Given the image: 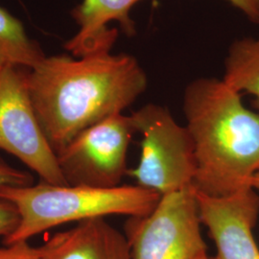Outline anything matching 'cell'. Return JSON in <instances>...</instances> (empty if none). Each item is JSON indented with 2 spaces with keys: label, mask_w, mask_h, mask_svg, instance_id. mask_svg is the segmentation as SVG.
I'll list each match as a JSON object with an SVG mask.
<instances>
[{
  "label": "cell",
  "mask_w": 259,
  "mask_h": 259,
  "mask_svg": "<svg viewBox=\"0 0 259 259\" xmlns=\"http://www.w3.org/2000/svg\"><path fill=\"white\" fill-rule=\"evenodd\" d=\"M102 46L82 57H46L28 70L30 97L56 154L78 134L123 113L148 87L134 56Z\"/></svg>",
  "instance_id": "obj_1"
},
{
  "label": "cell",
  "mask_w": 259,
  "mask_h": 259,
  "mask_svg": "<svg viewBox=\"0 0 259 259\" xmlns=\"http://www.w3.org/2000/svg\"><path fill=\"white\" fill-rule=\"evenodd\" d=\"M183 111L194 143L195 189L224 197L251 187L259 173V113L244 106L240 93L214 77L186 85Z\"/></svg>",
  "instance_id": "obj_2"
},
{
  "label": "cell",
  "mask_w": 259,
  "mask_h": 259,
  "mask_svg": "<svg viewBox=\"0 0 259 259\" xmlns=\"http://www.w3.org/2000/svg\"><path fill=\"white\" fill-rule=\"evenodd\" d=\"M0 198L19 210L18 228L3 239L5 245L31 237L66 223L109 215L144 216L157 205L161 196L135 185L95 188L79 185L40 183L28 186H3Z\"/></svg>",
  "instance_id": "obj_3"
},
{
  "label": "cell",
  "mask_w": 259,
  "mask_h": 259,
  "mask_svg": "<svg viewBox=\"0 0 259 259\" xmlns=\"http://www.w3.org/2000/svg\"><path fill=\"white\" fill-rule=\"evenodd\" d=\"M131 118L142 137L138 166L127 172L136 185L160 196L194 187L197 163L187 128L157 104L143 106Z\"/></svg>",
  "instance_id": "obj_4"
},
{
  "label": "cell",
  "mask_w": 259,
  "mask_h": 259,
  "mask_svg": "<svg viewBox=\"0 0 259 259\" xmlns=\"http://www.w3.org/2000/svg\"><path fill=\"white\" fill-rule=\"evenodd\" d=\"M194 187L163 195L151 212L129 217L132 259H197L206 253Z\"/></svg>",
  "instance_id": "obj_5"
},
{
  "label": "cell",
  "mask_w": 259,
  "mask_h": 259,
  "mask_svg": "<svg viewBox=\"0 0 259 259\" xmlns=\"http://www.w3.org/2000/svg\"><path fill=\"white\" fill-rule=\"evenodd\" d=\"M131 115L117 113L82 131L56 155L66 185L95 188L120 185L136 134Z\"/></svg>",
  "instance_id": "obj_6"
},
{
  "label": "cell",
  "mask_w": 259,
  "mask_h": 259,
  "mask_svg": "<svg viewBox=\"0 0 259 259\" xmlns=\"http://www.w3.org/2000/svg\"><path fill=\"white\" fill-rule=\"evenodd\" d=\"M26 68L0 69V149L18 157L42 182L66 185L28 90Z\"/></svg>",
  "instance_id": "obj_7"
},
{
  "label": "cell",
  "mask_w": 259,
  "mask_h": 259,
  "mask_svg": "<svg viewBox=\"0 0 259 259\" xmlns=\"http://www.w3.org/2000/svg\"><path fill=\"white\" fill-rule=\"evenodd\" d=\"M195 195L200 219L216 248L213 259H259L252 230L259 213V196L252 188L224 197Z\"/></svg>",
  "instance_id": "obj_8"
},
{
  "label": "cell",
  "mask_w": 259,
  "mask_h": 259,
  "mask_svg": "<svg viewBox=\"0 0 259 259\" xmlns=\"http://www.w3.org/2000/svg\"><path fill=\"white\" fill-rule=\"evenodd\" d=\"M37 250L41 259H132L126 235L103 217L57 232Z\"/></svg>",
  "instance_id": "obj_9"
},
{
  "label": "cell",
  "mask_w": 259,
  "mask_h": 259,
  "mask_svg": "<svg viewBox=\"0 0 259 259\" xmlns=\"http://www.w3.org/2000/svg\"><path fill=\"white\" fill-rule=\"evenodd\" d=\"M143 0H82L71 16L79 30L65 45V48L78 58L102 46H114L118 32L109 28L112 21L119 23L129 37L136 35V23L131 11Z\"/></svg>",
  "instance_id": "obj_10"
},
{
  "label": "cell",
  "mask_w": 259,
  "mask_h": 259,
  "mask_svg": "<svg viewBox=\"0 0 259 259\" xmlns=\"http://www.w3.org/2000/svg\"><path fill=\"white\" fill-rule=\"evenodd\" d=\"M222 80L235 92L252 95L259 108V37L232 42L225 59Z\"/></svg>",
  "instance_id": "obj_11"
},
{
  "label": "cell",
  "mask_w": 259,
  "mask_h": 259,
  "mask_svg": "<svg viewBox=\"0 0 259 259\" xmlns=\"http://www.w3.org/2000/svg\"><path fill=\"white\" fill-rule=\"evenodd\" d=\"M46 57L21 21L0 7V69L10 66L32 69Z\"/></svg>",
  "instance_id": "obj_12"
},
{
  "label": "cell",
  "mask_w": 259,
  "mask_h": 259,
  "mask_svg": "<svg viewBox=\"0 0 259 259\" xmlns=\"http://www.w3.org/2000/svg\"><path fill=\"white\" fill-rule=\"evenodd\" d=\"M34 185V178L25 171L11 166L0 157V188L3 186H28Z\"/></svg>",
  "instance_id": "obj_13"
},
{
  "label": "cell",
  "mask_w": 259,
  "mask_h": 259,
  "mask_svg": "<svg viewBox=\"0 0 259 259\" xmlns=\"http://www.w3.org/2000/svg\"><path fill=\"white\" fill-rule=\"evenodd\" d=\"M20 221L17 206L8 200L0 198V237L5 239L14 232Z\"/></svg>",
  "instance_id": "obj_14"
},
{
  "label": "cell",
  "mask_w": 259,
  "mask_h": 259,
  "mask_svg": "<svg viewBox=\"0 0 259 259\" xmlns=\"http://www.w3.org/2000/svg\"><path fill=\"white\" fill-rule=\"evenodd\" d=\"M0 259H41L37 248L28 241L17 242L0 248Z\"/></svg>",
  "instance_id": "obj_15"
},
{
  "label": "cell",
  "mask_w": 259,
  "mask_h": 259,
  "mask_svg": "<svg viewBox=\"0 0 259 259\" xmlns=\"http://www.w3.org/2000/svg\"><path fill=\"white\" fill-rule=\"evenodd\" d=\"M251 21L259 24V0H227Z\"/></svg>",
  "instance_id": "obj_16"
},
{
  "label": "cell",
  "mask_w": 259,
  "mask_h": 259,
  "mask_svg": "<svg viewBox=\"0 0 259 259\" xmlns=\"http://www.w3.org/2000/svg\"><path fill=\"white\" fill-rule=\"evenodd\" d=\"M251 187H252L256 192H259V173L256 176L253 178L252 183H251Z\"/></svg>",
  "instance_id": "obj_17"
},
{
  "label": "cell",
  "mask_w": 259,
  "mask_h": 259,
  "mask_svg": "<svg viewBox=\"0 0 259 259\" xmlns=\"http://www.w3.org/2000/svg\"><path fill=\"white\" fill-rule=\"evenodd\" d=\"M197 259H213L211 257H209L208 255H207V253H205V254H203V255H201L200 257H198Z\"/></svg>",
  "instance_id": "obj_18"
}]
</instances>
